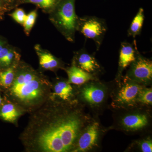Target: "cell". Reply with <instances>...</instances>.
<instances>
[{"label": "cell", "instance_id": "6da1fadb", "mask_svg": "<svg viewBox=\"0 0 152 152\" xmlns=\"http://www.w3.org/2000/svg\"><path fill=\"white\" fill-rule=\"evenodd\" d=\"M34 115L24 133L29 150L42 152H64L72 148L82 125L79 115L61 112L53 106H45Z\"/></svg>", "mask_w": 152, "mask_h": 152}, {"label": "cell", "instance_id": "7a4b0ae2", "mask_svg": "<svg viewBox=\"0 0 152 152\" xmlns=\"http://www.w3.org/2000/svg\"><path fill=\"white\" fill-rule=\"evenodd\" d=\"M49 86L48 80L31 67L18 64L13 82L8 89L16 103L31 109L45 101L48 96Z\"/></svg>", "mask_w": 152, "mask_h": 152}, {"label": "cell", "instance_id": "3957f363", "mask_svg": "<svg viewBox=\"0 0 152 152\" xmlns=\"http://www.w3.org/2000/svg\"><path fill=\"white\" fill-rule=\"evenodd\" d=\"M79 17L75 10V0H61L50 13V20L69 42H74Z\"/></svg>", "mask_w": 152, "mask_h": 152}, {"label": "cell", "instance_id": "277c9868", "mask_svg": "<svg viewBox=\"0 0 152 152\" xmlns=\"http://www.w3.org/2000/svg\"><path fill=\"white\" fill-rule=\"evenodd\" d=\"M107 26L105 20L93 16L79 17L77 31L94 42L97 50L100 48Z\"/></svg>", "mask_w": 152, "mask_h": 152}, {"label": "cell", "instance_id": "5b68a950", "mask_svg": "<svg viewBox=\"0 0 152 152\" xmlns=\"http://www.w3.org/2000/svg\"><path fill=\"white\" fill-rule=\"evenodd\" d=\"M127 78L137 83H147L152 78V62L142 56L139 51L135 61L130 64Z\"/></svg>", "mask_w": 152, "mask_h": 152}, {"label": "cell", "instance_id": "8992f818", "mask_svg": "<svg viewBox=\"0 0 152 152\" xmlns=\"http://www.w3.org/2000/svg\"><path fill=\"white\" fill-rule=\"evenodd\" d=\"M127 79L128 81L119 91L115 101L121 105L133 106L137 102V97L142 87L137 82Z\"/></svg>", "mask_w": 152, "mask_h": 152}, {"label": "cell", "instance_id": "52a82bcc", "mask_svg": "<svg viewBox=\"0 0 152 152\" xmlns=\"http://www.w3.org/2000/svg\"><path fill=\"white\" fill-rule=\"evenodd\" d=\"M99 134V125L93 123L88 126L86 130L80 137L74 152H84L91 149L97 142Z\"/></svg>", "mask_w": 152, "mask_h": 152}, {"label": "cell", "instance_id": "ba28073f", "mask_svg": "<svg viewBox=\"0 0 152 152\" xmlns=\"http://www.w3.org/2000/svg\"><path fill=\"white\" fill-rule=\"evenodd\" d=\"M74 63L75 65L83 70L92 75L101 69L100 66L94 56L90 54L84 48L76 52Z\"/></svg>", "mask_w": 152, "mask_h": 152}, {"label": "cell", "instance_id": "9c48e42d", "mask_svg": "<svg viewBox=\"0 0 152 152\" xmlns=\"http://www.w3.org/2000/svg\"><path fill=\"white\" fill-rule=\"evenodd\" d=\"M138 51L135 40L132 44L126 42L121 43L120 49L119 60L120 74L135 61Z\"/></svg>", "mask_w": 152, "mask_h": 152}, {"label": "cell", "instance_id": "30bf717a", "mask_svg": "<svg viewBox=\"0 0 152 152\" xmlns=\"http://www.w3.org/2000/svg\"><path fill=\"white\" fill-rule=\"evenodd\" d=\"M35 50L39 57L40 65L43 69L53 70L61 67L59 60L49 52L42 48L39 45H36Z\"/></svg>", "mask_w": 152, "mask_h": 152}, {"label": "cell", "instance_id": "8fae6325", "mask_svg": "<svg viewBox=\"0 0 152 152\" xmlns=\"http://www.w3.org/2000/svg\"><path fill=\"white\" fill-rule=\"evenodd\" d=\"M69 82L75 85H82L94 79L92 74L88 73L77 66L75 64L66 71Z\"/></svg>", "mask_w": 152, "mask_h": 152}, {"label": "cell", "instance_id": "7c38bea8", "mask_svg": "<svg viewBox=\"0 0 152 152\" xmlns=\"http://www.w3.org/2000/svg\"><path fill=\"white\" fill-rule=\"evenodd\" d=\"M82 96L85 100L93 104H100L105 96L104 90L94 85H89L83 88Z\"/></svg>", "mask_w": 152, "mask_h": 152}, {"label": "cell", "instance_id": "4fadbf2b", "mask_svg": "<svg viewBox=\"0 0 152 152\" xmlns=\"http://www.w3.org/2000/svg\"><path fill=\"white\" fill-rule=\"evenodd\" d=\"M148 123L146 116L142 114L129 115L124 117L122 121V124L126 129L133 130L143 128Z\"/></svg>", "mask_w": 152, "mask_h": 152}, {"label": "cell", "instance_id": "5bb4252c", "mask_svg": "<svg viewBox=\"0 0 152 152\" xmlns=\"http://www.w3.org/2000/svg\"><path fill=\"white\" fill-rule=\"evenodd\" d=\"M145 18L144 9L140 8L139 9L135 16L132 21L129 28L128 29V37L135 38L137 36L140 34Z\"/></svg>", "mask_w": 152, "mask_h": 152}, {"label": "cell", "instance_id": "9a60e30c", "mask_svg": "<svg viewBox=\"0 0 152 152\" xmlns=\"http://www.w3.org/2000/svg\"><path fill=\"white\" fill-rule=\"evenodd\" d=\"M54 91V94L63 100H68L73 95V88L69 82H58L55 85Z\"/></svg>", "mask_w": 152, "mask_h": 152}, {"label": "cell", "instance_id": "2e32d148", "mask_svg": "<svg viewBox=\"0 0 152 152\" xmlns=\"http://www.w3.org/2000/svg\"><path fill=\"white\" fill-rule=\"evenodd\" d=\"M19 115L20 113L13 104H5L0 109V117L7 121L13 122Z\"/></svg>", "mask_w": 152, "mask_h": 152}, {"label": "cell", "instance_id": "e0dca14e", "mask_svg": "<svg viewBox=\"0 0 152 152\" xmlns=\"http://www.w3.org/2000/svg\"><path fill=\"white\" fill-rule=\"evenodd\" d=\"M18 65L15 64L0 72V85L8 89L11 86L15 78Z\"/></svg>", "mask_w": 152, "mask_h": 152}, {"label": "cell", "instance_id": "ac0fdd59", "mask_svg": "<svg viewBox=\"0 0 152 152\" xmlns=\"http://www.w3.org/2000/svg\"><path fill=\"white\" fill-rule=\"evenodd\" d=\"M61 0H21V3H31L50 13Z\"/></svg>", "mask_w": 152, "mask_h": 152}, {"label": "cell", "instance_id": "d6986e66", "mask_svg": "<svg viewBox=\"0 0 152 152\" xmlns=\"http://www.w3.org/2000/svg\"><path fill=\"white\" fill-rule=\"evenodd\" d=\"M37 16V10L31 11L27 15L23 26L25 33L27 35H29L31 30H32Z\"/></svg>", "mask_w": 152, "mask_h": 152}, {"label": "cell", "instance_id": "ffe728a7", "mask_svg": "<svg viewBox=\"0 0 152 152\" xmlns=\"http://www.w3.org/2000/svg\"><path fill=\"white\" fill-rule=\"evenodd\" d=\"M137 101L146 104H152V88H142L137 97Z\"/></svg>", "mask_w": 152, "mask_h": 152}, {"label": "cell", "instance_id": "44dd1931", "mask_svg": "<svg viewBox=\"0 0 152 152\" xmlns=\"http://www.w3.org/2000/svg\"><path fill=\"white\" fill-rule=\"evenodd\" d=\"M11 17L17 23L23 25L24 23L27 15L22 9H17L13 12L10 15Z\"/></svg>", "mask_w": 152, "mask_h": 152}, {"label": "cell", "instance_id": "7402d4cb", "mask_svg": "<svg viewBox=\"0 0 152 152\" xmlns=\"http://www.w3.org/2000/svg\"><path fill=\"white\" fill-rule=\"evenodd\" d=\"M140 148L143 152H152V142L151 140H144L140 144Z\"/></svg>", "mask_w": 152, "mask_h": 152}, {"label": "cell", "instance_id": "603a6c76", "mask_svg": "<svg viewBox=\"0 0 152 152\" xmlns=\"http://www.w3.org/2000/svg\"><path fill=\"white\" fill-rule=\"evenodd\" d=\"M11 47L7 45L0 52V66L2 67L3 64L7 55L8 54Z\"/></svg>", "mask_w": 152, "mask_h": 152}, {"label": "cell", "instance_id": "cb8c5ba5", "mask_svg": "<svg viewBox=\"0 0 152 152\" xmlns=\"http://www.w3.org/2000/svg\"><path fill=\"white\" fill-rule=\"evenodd\" d=\"M7 45V42L1 38H0V52L4 47Z\"/></svg>", "mask_w": 152, "mask_h": 152}, {"label": "cell", "instance_id": "d4e9b609", "mask_svg": "<svg viewBox=\"0 0 152 152\" xmlns=\"http://www.w3.org/2000/svg\"><path fill=\"white\" fill-rule=\"evenodd\" d=\"M3 1H4L7 3H10L13 1L14 0H3Z\"/></svg>", "mask_w": 152, "mask_h": 152}, {"label": "cell", "instance_id": "484cf974", "mask_svg": "<svg viewBox=\"0 0 152 152\" xmlns=\"http://www.w3.org/2000/svg\"><path fill=\"white\" fill-rule=\"evenodd\" d=\"M2 0H0V10H2Z\"/></svg>", "mask_w": 152, "mask_h": 152}, {"label": "cell", "instance_id": "4316f807", "mask_svg": "<svg viewBox=\"0 0 152 152\" xmlns=\"http://www.w3.org/2000/svg\"><path fill=\"white\" fill-rule=\"evenodd\" d=\"M2 102V99L1 97V95H0V105L1 104Z\"/></svg>", "mask_w": 152, "mask_h": 152}, {"label": "cell", "instance_id": "83f0119b", "mask_svg": "<svg viewBox=\"0 0 152 152\" xmlns=\"http://www.w3.org/2000/svg\"><path fill=\"white\" fill-rule=\"evenodd\" d=\"M1 15V14H0ZM1 16H0V20H1Z\"/></svg>", "mask_w": 152, "mask_h": 152}]
</instances>
